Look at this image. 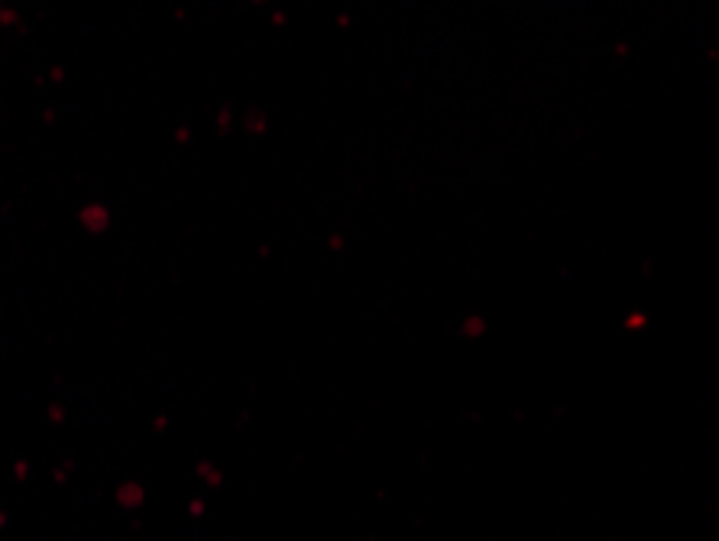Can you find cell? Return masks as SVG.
I'll return each instance as SVG.
<instances>
[]
</instances>
